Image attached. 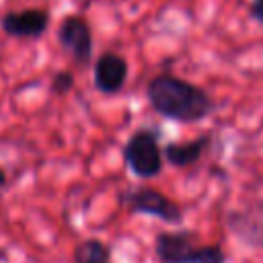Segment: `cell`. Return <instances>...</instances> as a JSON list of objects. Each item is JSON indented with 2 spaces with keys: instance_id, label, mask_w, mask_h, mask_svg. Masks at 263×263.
Instances as JSON below:
<instances>
[{
  "instance_id": "1",
  "label": "cell",
  "mask_w": 263,
  "mask_h": 263,
  "mask_svg": "<svg viewBox=\"0 0 263 263\" xmlns=\"http://www.w3.org/2000/svg\"><path fill=\"white\" fill-rule=\"evenodd\" d=\"M146 99L160 117L179 123H199L216 111V101L205 88L168 72L148 80Z\"/></svg>"
},
{
  "instance_id": "4",
  "label": "cell",
  "mask_w": 263,
  "mask_h": 263,
  "mask_svg": "<svg viewBox=\"0 0 263 263\" xmlns=\"http://www.w3.org/2000/svg\"><path fill=\"white\" fill-rule=\"evenodd\" d=\"M119 201L127 208L129 214H144V216H154L166 224H181L183 222V210L177 201L166 197L162 191L140 185L132 187L119 193Z\"/></svg>"
},
{
  "instance_id": "5",
  "label": "cell",
  "mask_w": 263,
  "mask_h": 263,
  "mask_svg": "<svg viewBox=\"0 0 263 263\" xmlns=\"http://www.w3.org/2000/svg\"><path fill=\"white\" fill-rule=\"evenodd\" d=\"M55 39H58L60 47L70 55V60L76 66L86 68L90 64L92 49H95L92 31H90V25L82 16H78V14L64 16L60 27H58Z\"/></svg>"
},
{
  "instance_id": "12",
  "label": "cell",
  "mask_w": 263,
  "mask_h": 263,
  "mask_svg": "<svg viewBox=\"0 0 263 263\" xmlns=\"http://www.w3.org/2000/svg\"><path fill=\"white\" fill-rule=\"evenodd\" d=\"M6 185H8V177H6V171L0 166V191L6 189Z\"/></svg>"
},
{
  "instance_id": "7",
  "label": "cell",
  "mask_w": 263,
  "mask_h": 263,
  "mask_svg": "<svg viewBox=\"0 0 263 263\" xmlns=\"http://www.w3.org/2000/svg\"><path fill=\"white\" fill-rule=\"evenodd\" d=\"M127 74H129L127 60L115 51H103L95 60L92 82H95V88L103 95H117L125 86Z\"/></svg>"
},
{
  "instance_id": "8",
  "label": "cell",
  "mask_w": 263,
  "mask_h": 263,
  "mask_svg": "<svg viewBox=\"0 0 263 263\" xmlns=\"http://www.w3.org/2000/svg\"><path fill=\"white\" fill-rule=\"evenodd\" d=\"M212 134H201L187 142H168L162 146V158L175 168H185L201 160V156L212 148Z\"/></svg>"
},
{
  "instance_id": "6",
  "label": "cell",
  "mask_w": 263,
  "mask_h": 263,
  "mask_svg": "<svg viewBox=\"0 0 263 263\" xmlns=\"http://www.w3.org/2000/svg\"><path fill=\"white\" fill-rule=\"evenodd\" d=\"M51 14L45 8L8 10L0 16V29L14 39H39L49 27Z\"/></svg>"
},
{
  "instance_id": "2",
  "label": "cell",
  "mask_w": 263,
  "mask_h": 263,
  "mask_svg": "<svg viewBox=\"0 0 263 263\" xmlns=\"http://www.w3.org/2000/svg\"><path fill=\"white\" fill-rule=\"evenodd\" d=\"M154 255L160 263H228L222 245H199L189 228L162 230L154 238Z\"/></svg>"
},
{
  "instance_id": "10",
  "label": "cell",
  "mask_w": 263,
  "mask_h": 263,
  "mask_svg": "<svg viewBox=\"0 0 263 263\" xmlns=\"http://www.w3.org/2000/svg\"><path fill=\"white\" fill-rule=\"evenodd\" d=\"M74 86H76V78H74V74H72L70 70H60V72H55V74L51 76V82H49V90H51L53 95H58V97L68 95Z\"/></svg>"
},
{
  "instance_id": "11",
  "label": "cell",
  "mask_w": 263,
  "mask_h": 263,
  "mask_svg": "<svg viewBox=\"0 0 263 263\" xmlns=\"http://www.w3.org/2000/svg\"><path fill=\"white\" fill-rule=\"evenodd\" d=\"M249 16L253 21H257L259 25H263V0H251V4H249Z\"/></svg>"
},
{
  "instance_id": "3",
  "label": "cell",
  "mask_w": 263,
  "mask_h": 263,
  "mask_svg": "<svg viewBox=\"0 0 263 263\" xmlns=\"http://www.w3.org/2000/svg\"><path fill=\"white\" fill-rule=\"evenodd\" d=\"M160 129L154 125L138 127L121 148V158L125 166L138 179H154L162 173V146Z\"/></svg>"
},
{
  "instance_id": "9",
  "label": "cell",
  "mask_w": 263,
  "mask_h": 263,
  "mask_svg": "<svg viewBox=\"0 0 263 263\" xmlns=\"http://www.w3.org/2000/svg\"><path fill=\"white\" fill-rule=\"evenodd\" d=\"M113 247L101 238H84L74 247L72 263H111Z\"/></svg>"
}]
</instances>
